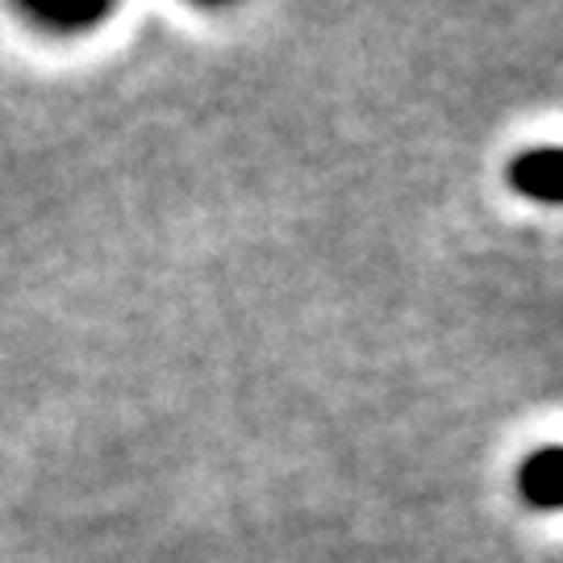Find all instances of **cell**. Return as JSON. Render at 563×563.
Wrapping results in <instances>:
<instances>
[{
  "label": "cell",
  "instance_id": "obj_2",
  "mask_svg": "<svg viewBox=\"0 0 563 563\" xmlns=\"http://www.w3.org/2000/svg\"><path fill=\"white\" fill-rule=\"evenodd\" d=\"M518 493L534 509H563V446H543L518 467Z\"/></svg>",
  "mask_w": 563,
  "mask_h": 563
},
{
  "label": "cell",
  "instance_id": "obj_1",
  "mask_svg": "<svg viewBox=\"0 0 563 563\" xmlns=\"http://www.w3.org/2000/svg\"><path fill=\"white\" fill-rule=\"evenodd\" d=\"M509 184L547 205H563V146H539V151H522L509 163Z\"/></svg>",
  "mask_w": 563,
  "mask_h": 563
}]
</instances>
